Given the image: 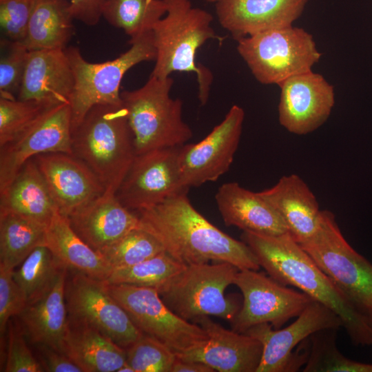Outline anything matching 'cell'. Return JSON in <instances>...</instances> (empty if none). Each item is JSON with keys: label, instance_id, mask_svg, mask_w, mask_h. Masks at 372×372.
Instances as JSON below:
<instances>
[{"label": "cell", "instance_id": "cell-17", "mask_svg": "<svg viewBox=\"0 0 372 372\" xmlns=\"http://www.w3.org/2000/svg\"><path fill=\"white\" fill-rule=\"evenodd\" d=\"M278 86V120L288 132L305 135L327 121L335 103V93L320 74L308 71L285 80Z\"/></svg>", "mask_w": 372, "mask_h": 372}, {"label": "cell", "instance_id": "cell-1", "mask_svg": "<svg viewBox=\"0 0 372 372\" xmlns=\"http://www.w3.org/2000/svg\"><path fill=\"white\" fill-rule=\"evenodd\" d=\"M183 192L138 212L141 227L152 234L164 249L185 265L228 262L238 269L258 270L260 265L242 240L234 239L211 223Z\"/></svg>", "mask_w": 372, "mask_h": 372}, {"label": "cell", "instance_id": "cell-34", "mask_svg": "<svg viewBox=\"0 0 372 372\" xmlns=\"http://www.w3.org/2000/svg\"><path fill=\"white\" fill-rule=\"evenodd\" d=\"M65 267L46 246L40 245L26 257L17 270H13L12 274L28 302L50 287Z\"/></svg>", "mask_w": 372, "mask_h": 372}, {"label": "cell", "instance_id": "cell-44", "mask_svg": "<svg viewBox=\"0 0 372 372\" xmlns=\"http://www.w3.org/2000/svg\"><path fill=\"white\" fill-rule=\"evenodd\" d=\"M209 366L195 361L176 359L171 372H214Z\"/></svg>", "mask_w": 372, "mask_h": 372}, {"label": "cell", "instance_id": "cell-10", "mask_svg": "<svg viewBox=\"0 0 372 372\" xmlns=\"http://www.w3.org/2000/svg\"><path fill=\"white\" fill-rule=\"evenodd\" d=\"M106 285L142 333L159 340L176 355L197 348L208 339L199 324L172 311L156 289L107 282Z\"/></svg>", "mask_w": 372, "mask_h": 372}, {"label": "cell", "instance_id": "cell-22", "mask_svg": "<svg viewBox=\"0 0 372 372\" xmlns=\"http://www.w3.org/2000/svg\"><path fill=\"white\" fill-rule=\"evenodd\" d=\"M74 77L64 50H30L17 99L69 103Z\"/></svg>", "mask_w": 372, "mask_h": 372}, {"label": "cell", "instance_id": "cell-15", "mask_svg": "<svg viewBox=\"0 0 372 372\" xmlns=\"http://www.w3.org/2000/svg\"><path fill=\"white\" fill-rule=\"evenodd\" d=\"M244 118L243 109L234 105L203 140L180 147V169L187 189L216 181L229 170L238 147Z\"/></svg>", "mask_w": 372, "mask_h": 372}, {"label": "cell", "instance_id": "cell-9", "mask_svg": "<svg viewBox=\"0 0 372 372\" xmlns=\"http://www.w3.org/2000/svg\"><path fill=\"white\" fill-rule=\"evenodd\" d=\"M237 50L260 83L277 84L308 71L321 53L313 36L293 25L270 30L237 39Z\"/></svg>", "mask_w": 372, "mask_h": 372}, {"label": "cell", "instance_id": "cell-20", "mask_svg": "<svg viewBox=\"0 0 372 372\" xmlns=\"http://www.w3.org/2000/svg\"><path fill=\"white\" fill-rule=\"evenodd\" d=\"M66 218L74 232L99 254L141 227L138 214L125 207L116 194L108 191Z\"/></svg>", "mask_w": 372, "mask_h": 372}, {"label": "cell", "instance_id": "cell-47", "mask_svg": "<svg viewBox=\"0 0 372 372\" xmlns=\"http://www.w3.org/2000/svg\"><path fill=\"white\" fill-rule=\"evenodd\" d=\"M205 1L209 3H216L218 0H205Z\"/></svg>", "mask_w": 372, "mask_h": 372}, {"label": "cell", "instance_id": "cell-40", "mask_svg": "<svg viewBox=\"0 0 372 372\" xmlns=\"http://www.w3.org/2000/svg\"><path fill=\"white\" fill-rule=\"evenodd\" d=\"M13 270L0 265V335L4 336L9 320L18 316L28 303L13 278Z\"/></svg>", "mask_w": 372, "mask_h": 372}, {"label": "cell", "instance_id": "cell-8", "mask_svg": "<svg viewBox=\"0 0 372 372\" xmlns=\"http://www.w3.org/2000/svg\"><path fill=\"white\" fill-rule=\"evenodd\" d=\"M300 245L360 312L372 314V264L346 240L332 212L322 210L317 231Z\"/></svg>", "mask_w": 372, "mask_h": 372}, {"label": "cell", "instance_id": "cell-42", "mask_svg": "<svg viewBox=\"0 0 372 372\" xmlns=\"http://www.w3.org/2000/svg\"><path fill=\"white\" fill-rule=\"evenodd\" d=\"M44 371L83 372L66 354L45 346H37Z\"/></svg>", "mask_w": 372, "mask_h": 372}, {"label": "cell", "instance_id": "cell-26", "mask_svg": "<svg viewBox=\"0 0 372 372\" xmlns=\"http://www.w3.org/2000/svg\"><path fill=\"white\" fill-rule=\"evenodd\" d=\"M0 212L15 214L46 226L59 212L34 158L0 191Z\"/></svg>", "mask_w": 372, "mask_h": 372}, {"label": "cell", "instance_id": "cell-28", "mask_svg": "<svg viewBox=\"0 0 372 372\" xmlns=\"http://www.w3.org/2000/svg\"><path fill=\"white\" fill-rule=\"evenodd\" d=\"M44 245L70 271L104 281L112 271L101 254L85 243L59 212L46 227Z\"/></svg>", "mask_w": 372, "mask_h": 372}, {"label": "cell", "instance_id": "cell-38", "mask_svg": "<svg viewBox=\"0 0 372 372\" xmlns=\"http://www.w3.org/2000/svg\"><path fill=\"white\" fill-rule=\"evenodd\" d=\"M8 51L0 60V97L15 99L19 94L29 50L20 42H7Z\"/></svg>", "mask_w": 372, "mask_h": 372}, {"label": "cell", "instance_id": "cell-7", "mask_svg": "<svg viewBox=\"0 0 372 372\" xmlns=\"http://www.w3.org/2000/svg\"><path fill=\"white\" fill-rule=\"evenodd\" d=\"M130 48L116 59L103 63H90L76 47L64 49L74 77L70 100L72 131L87 112L98 105H123L120 85L127 70L145 61L156 60V50L152 30L130 40Z\"/></svg>", "mask_w": 372, "mask_h": 372}, {"label": "cell", "instance_id": "cell-2", "mask_svg": "<svg viewBox=\"0 0 372 372\" xmlns=\"http://www.w3.org/2000/svg\"><path fill=\"white\" fill-rule=\"evenodd\" d=\"M242 240L275 280L300 289L336 313L352 343L372 345V328L360 312L318 267L311 256L287 232L270 236L243 231Z\"/></svg>", "mask_w": 372, "mask_h": 372}, {"label": "cell", "instance_id": "cell-29", "mask_svg": "<svg viewBox=\"0 0 372 372\" xmlns=\"http://www.w3.org/2000/svg\"><path fill=\"white\" fill-rule=\"evenodd\" d=\"M70 8L68 0H35L21 43L29 51L64 50L74 34Z\"/></svg>", "mask_w": 372, "mask_h": 372}, {"label": "cell", "instance_id": "cell-4", "mask_svg": "<svg viewBox=\"0 0 372 372\" xmlns=\"http://www.w3.org/2000/svg\"><path fill=\"white\" fill-rule=\"evenodd\" d=\"M72 151L95 174L105 191L116 194L136 156L123 105L92 107L72 131Z\"/></svg>", "mask_w": 372, "mask_h": 372}, {"label": "cell", "instance_id": "cell-6", "mask_svg": "<svg viewBox=\"0 0 372 372\" xmlns=\"http://www.w3.org/2000/svg\"><path fill=\"white\" fill-rule=\"evenodd\" d=\"M238 270L228 262L186 265L157 291L165 304L185 320L213 316L231 322L241 305L225 292Z\"/></svg>", "mask_w": 372, "mask_h": 372}, {"label": "cell", "instance_id": "cell-36", "mask_svg": "<svg viewBox=\"0 0 372 372\" xmlns=\"http://www.w3.org/2000/svg\"><path fill=\"white\" fill-rule=\"evenodd\" d=\"M54 105L34 100L0 97V147L14 139Z\"/></svg>", "mask_w": 372, "mask_h": 372}, {"label": "cell", "instance_id": "cell-31", "mask_svg": "<svg viewBox=\"0 0 372 372\" xmlns=\"http://www.w3.org/2000/svg\"><path fill=\"white\" fill-rule=\"evenodd\" d=\"M166 12L163 0H106L102 17L132 40L152 31Z\"/></svg>", "mask_w": 372, "mask_h": 372}, {"label": "cell", "instance_id": "cell-16", "mask_svg": "<svg viewBox=\"0 0 372 372\" xmlns=\"http://www.w3.org/2000/svg\"><path fill=\"white\" fill-rule=\"evenodd\" d=\"M50 152L72 154L69 103L50 107L27 130L0 147V191L10 184L28 160Z\"/></svg>", "mask_w": 372, "mask_h": 372}, {"label": "cell", "instance_id": "cell-45", "mask_svg": "<svg viewBox=\"0 0 372 372\" xmlns=\"http://www.w3.org/2000/svg\"><path fill=\"white\" fill-rule=\"evenodd\" d=\"M117 372H134V370L132 369V367L129 365L127 362H125L118 370Z\"/></svg>", "mask_w": 372, "mask_h": 372}, {"label": "cell", "instance_id": "cell-25", "mask_svg": "<svg viewBox=\"0 0 372 372\" xmlns=\"http://www.w3.org/2000/svg\"><path fill=\"white\" fill-rule=\"evenodd\" d=\"M218 209L226 226H235L243 231L278 236L287 232L276 212L259 194L238 183L223 184L215 195Z\"/></svg>", "mask_w": 372, "mask_h": 372}, {"label": "cell", "instance_id": "cell-37", "mask_svg": "<svg viewBox=\"0 0 372 372\" xmlns=\"http://www.w3.org/2000/svg\"><path fill=\"white\" fill-rule=\"evenodd\" d=\"M126 351V362L134 372H171L176 354L154 338L142 334Z\"/></svg>", "mask_w": 372, "mask_h": 372}, {"label": "cell", "instance_id": "cell-43", "mask_svg": "<svg viewBox=\"0 0 372 372\" xmlns=\"http://www.w3.org/2000/svg\"><path fill=\"white\" fill-rule=\"evenodd\" d=\"M106 0H70V12L74 18L87 25H95L102 17Z\"/></svg>", "mask_w": 372, "mask_h": 372}, {"label": "cell", "instance_id": "cell-30", "mask_svg": "<svg viewBox=\"0 0 372 372\" xmlns=\"http://www.w3.org/2000/svg\"><path fill=\"white\" fill-rule=\"evenodd\" d=\"M46 227L15 214L0 212V265L14 269L36 247L44 245Z\"/></svg>", "mask_w": 372, "mask_h": 372}, {"label": "cell", "instance_id": "cell-3", "mask_svg": "<svg viewBox=\"0 0 372 372\" xmlns=\"http://www.w3.org/2000/svg\"><path fill=\"white\" fill-rule=\"evenodd\" d=\"M165 15L154 25L152 32L156 50V63L150 76L165 79L173 72H194L198 83L201 105L208 99L212 74L195 58L198 49L209 39L223 40L211 26V14L194 7L190 0H163Z\"/></svg>", "mask_w": 372, "mask_h": 372}, {"label": "cell", "instance_id": "cell-21", "mask_svg": "<svg viewBox=\"0 0 372 372\" xmlns=\"http://www.w3.org/2000/svg\"><path fill=\"white\" fill-rule=\"evenodd\" d=\"M309 0H218L216 12L221 26L236 39L292 25Z\"/></svg>", "mask_w": 372, "mask_h": 372}, {"label": "cell", "instance_id": "cell-11", "mask_svg": "<svg viewBox=\"0 0 372 372\" xmlns=\"http://www.w3.org/2000/svg\"><path fill=\"white\" fill-rule=\"evenodd\" d=\"M342 322L325 305L313 300L288 327L273 329L269 323L255 325L245 333L262 345V354L256 372L296 371L308 358V338L320 330L339 329Z\"/></svg>", "mask_w": 372, "mask_h": 372}, {"label": "cell", "instance_id": "cell-5", "mask_svg": "<svg viewBox=\"0 0 372 372\" xmlns=\"http://www.w3.org/2000/svg\"><path fill=\"white\" fill-rule=\"evenodd\" d=\"M174 81L150 76L141 88L121 92L123 107L134 136L136 154L181 146L193 136L183 119V102L172 99Z\"/></svg>", "mask_w": 372, "mask_h": 372}, {"label": "cell", "instance_id": "cell-12", "mask_svg": "<svg viewBox=\"0 0 372 372\" xmlns=\"http://www.w3.org/2000/svg\"><path fill=\"white\" fill-rule=\"evenodd\" d=\"M234 285L242 294L241 307L230 322L232 330L245 333L262 323L280 329L291 318L298 317L313 300L306 293L287 287L258 270L241 269Z\"/></svg>", "mask_w": 372, "mask_h": 372}, {"label": "cell", "instance_id": "cell-13", "mask_svg": "<svg viewBox=\"0 0 372 372\" xmlns=\"http://www.w3.org/2000/svg\"><path fill=\"white\" fill-rule=\"evenodd\" d=\"M68 273L65 298L68 318L87 324L126 349L143 334L109 293L106 282L81 273Z\"/></svg>", "mask_w": 372, "mask_h": 372}, {"label": "cell", "instance_id": "cell-32", "mask_svg": "<svg viewBox=\"0 0 372 372\" xmlns=\"http://www.w3.org/2000/svg\"><path fill=\"white\" fill-rule=\"evenodd\" d=\"M338 329L320 330L308 338V358L304 372H372V364L346 358L336 345Z\"/></svg>", "mask_w": 372, "mask_h": 372}, {"label": "cell", "instance_id": "cell-23", "mask_svg": "<svg viewBox=\"0 0 372 372\" xmlns=\"http://www.w3.org/2000/svg\"><path fill=\"white\" fill-rule=\"evenodd\" d=\"M67 273L68 268H63L50 287L28 302L18 316L23 332L32 343L62 353L69 324L65 298Z\"/></svg>", "mask_w": 372, "mask_h": 372}, {"label": "cell", "instance_id": "cell-18", "mask_svg": "<svg viewBox=\"0 0 372 372\" xmlns=\"http://www.w3.org/2000/svg\"><path fill=\"white\" fill-rule=\"evenodd\" d=\"M34 158L59 212L65 217L105 191L95 174L73 154L50 152Z\"/></svg>", "mask_w": 372, "mask_h": 372}, {"label": "cell", "instance_id": "cell-19", "mask_svg": "<svg viewBox=\"0 0 372 372\" xmlns=\"http://www.w3.org/2000/svg\"><path fill=\"white\" fill-rule=\"evenodd\" d=\"M192 322L205 331L208 339L197 348L177 354L178 359L199 362L215 371L256 372L262 354L259 340L227 329L209 316L200 317Z\"/></svg>", "mask_w": 372, "mask_h": 372}, {"label": "cell", "instance_id": "cell-35", "mask_svg": "<svg viewBox=\"0 0 372 372\" xmlns=\"http://www.w3.org/2000/svg\"><path fill=\"white\" fill-rule=\"evenodd\" d=\"M164 251L161 242L141 227L132 230L100 254L112 271L136 265Z\"/></svg>", "mask_w": 372, "mask_h": 372}, {"label": "cell", "instance_id": "cell-27", "mask_svg": "<svg viewBox=\"0 0 372 372\" xmlns=\"http://www.w3.org/2000/svg\"><path fill=\"white\" fill-rule=\"evenodd\" d=\"M63 351L83 372H115L126 362L125 349L94 327L70 319Z\"/></svg>", "mask_w": 372, "mask_h": 372}, {"label": "cell", "instance_id": "cell-46", "mask_svg": "<svg viewBox=\"0 0 372 372\" xmlns=\"http://www.w3.org/2000/svg\"><path fill=\"white\" fill-rule=\"evenodd\" d=\"M370 326L372 328V314L367 316Z\"/></svg>", "mask_w": 372, "mask_h": 372}, {"label": "cell", "instance_id": "cell-14", "mask_svg": "<svg viewBox=\"0 0 372 372\" xmlns=\"http://www.w3.org/2000/svg\"><path fill=\"white\" fill-rule=\"evenodd\" d=\"M181 146L136 154L116 192L125 207L136 213L187 192L180 169Z\"/></svg>", "mask_w": 372, "mask_h": 372}, {"label": "cell", "instance_id": "cell-33", "mask_svg": "<svg viewBox=\"0 0 372 372\" xmlns=\"http://www.w3.org/2000/svg\"><path fill=\"white\" fill-rule=\"evenodd\" d=\"M185 266L164 251L136 265L113 269L105 282L157 289Z\"/></svg>", "mask_w": 372, "mask_h": 372}, {"label": "cell", "instance_id": "cell-39", "mask_svg": "<svg viewBox=\"0 0 372 372\" xmlns=\"http://www.w3.org/2000/svg\"><path fill=\"white\" fill-rule=\"evenodd\" d=\"M35 0H0V25L3 34L12 42L25 38Z\"/></svg>", "mask_w": 372, "mask_h": 372}, {"label": "cell", "instance_id": "cell-41", "mask_svg": "<svg viewBox=\"0 0 372 372\" xmlns=\"http://www.w3.org/2000/svg\"><path fill=\"white\" fill-rule=\"evenodd\" d=\"M23 331L10 326L5 372H43V368L28 347Z\"/></svg>", "mask_w": 372, "mask_h": 372}, {"label": "cell", "instance_id": "cell-24", "mask_svg": "<svg viewBox=\"0 0 372 372\" xmlns=\"http://www.w3.org/2000/svg\"><path fill=\"white\" fill-rule=\"evenodd\" d=\"M259 194L276 211L287 232L298 243L307 241L317 231L322 210L298 175L283 176L275 185Z\"/></svg>", "mask_w": 372, "mask_h": 372}]
</instances>
